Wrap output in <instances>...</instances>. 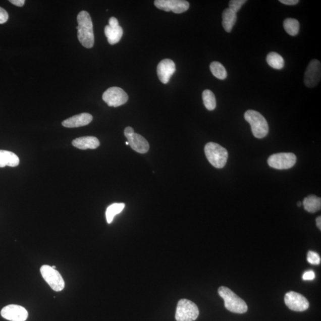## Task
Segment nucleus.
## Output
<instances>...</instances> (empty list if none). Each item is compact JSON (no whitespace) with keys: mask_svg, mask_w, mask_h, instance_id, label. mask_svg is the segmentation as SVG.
Here are the masks:
<instances>
[{"mask_svg":"<svg viewBox=\"0 0 321 321\" xmlns=\"http://www.w3.org/2000/svg\"><path fill=\"white\" fill-rule=\"evenodd\" d=\"M78 26V38L81 44L86 48H91L94 45L93 23L91 16L86 11L80 12L77 17Z\"/></svg>","mask_w":321,"mask_h":321,"instance_id":"f257e3e1","label":"nucleus"},{"mask_svg":"<svg viewBox=\"0 0 321 321\" xmlns=\"http://www.w3.org/2000/svg\"><path fill=\"white\" fill-rule=\"evenodd\" d=\"M303 205L307 212L315 213L320 210L321 199L315 195H310L304 199Z\"/></svg>","mask_w":321,"mask_h":321,"instance_id":"aec40b11","label":"nucleus"},{"mask_svg":"<svg viewBox=\"0 0 321 321\" xmlns=\"http://www.w3.org/2000/svg\"><path fill=\"white\" fill-rule=\"evenodd\" d=\"M203 104L207 110L212 111L216 108L217 102L215 95L209 89H206L202 93Z\"/></svg>","mask_w":321,"mask_h":321,"instance_id":"b1692460","label":"nucleus"},{"mask_svg":"<svg viewBox=\"0 0 321 321\" xmlns=\"http://www.w3.org/2000/svg\"><path fill=\"white\" fill-rule=\"evenodd\" d=\"M93 117L89 113H81L65 120L62 125L65 128H74L89 125L92 121Z\"/></svg>","mask_w":321,"mask_h":321,"instance_id":"2eb2a0df","label":"nucleus"},{"mask_svg":"<svg viewBox=\"0 0 321 321\" xmlns=\"http://www.w3.org/2000/svg\"><path fill=\"white\" fill-rule=\"evenodd\" d=\"M72 145L80 149H94L98 148L100 145V142L96 137L85 136L80 137V138L73 140Z\"/></svg>","mask_w":321,"mask_h":321,"instance_id":"dca6fc26","label":"nucleus"},{"mask_svg":"<svg viewBox=\"0 0 321 321\" xmlns=\"http://www.w3.org/2000/svg\"><path fill=\"white\" fill-rule=\"evenodd\" d=\"M102 99L109 106L118 107L128 102L129 96L119 87H111L103 92Z\"/></svg>","mask_w":321,"mask_h":321,"instance_id":"6e6552de","label":"nucleus"},{"mask_svg":"<svg viewBox=\"0 0 321 321\" xmlns=\"http://www.w3.org/2000/svg\"><path fill=\"white\" fill-rule=\"evenodd\" d=\"M222 18L223 28L225 29L227 32H231L237 21V17L236 13H234L229 8L226 9L223 12Z\"/></svg>","mask_w":321,"mask_h":321,"instance_id":"6ab92c4d","label":"nucleus"},{"mask_svg":"<svg viewBox=\"0 0 321 321\" xmlns=\"http://www.w3.org/2000/svg\"><path fill=\"white\" fill-rule=\"evenodd\" d=\"M154 5L162 11H172L176 14L187 11L190 6L189 3L185 0H156Z\"/></svg>","mask_w":321,"mask_h":321,"instance_id":"9b49d317","label":"nucleus"},{"mask_svg":"<svg viewBox=\"0 0 321 321\" xmlns=\"http://www.w3.org/2000/svg\"><path fill=\"white\" fill-rule=\"evenodd\" d=\"M104 33L110 44L115 45L122 38L123 30L120 25L116 28H112L109 25H106L105 27Z\"/></svg>","mask_w":321,"mask_h":321,"instance_id":"a211bd4d","label":"nucleus"},{"mask_svg":"<svg viewBox=\"0 0 321 321\" xmlns=\"http://www.w3.org/2000/svg\"><path fill=\"white\" fill-rule=\"evenodd\" d=\"M316 226L317 227V228H318L319 229V230H321V217L320 216L317 217V218L316 219Z\"/></svg>","mask_w":321,"mask_h":321,"instance_id":"473e14b6","label":"nucleus"},{"mask_svg":"<svg viewBox=\"0 0 321 321\" xmlns=\"http://www.w3.org/2000/svg\"><path fill=\"white\" fill-rule=\"evenodd\" d=\"M9 2L16 6L21 7V8L24 6L25 3V0H10Z\"/></svg>","mask_w":321,"mask_h":321,"instance_id":"2f4dec72","label":"nucleus"},{"mask_svg":"<svg viewBox=\"0 0 321 321\" xmlns=\"http://www.w3.org/2000/svg\"><path fill=\"white\" fill-rule=\"evenodd\" d=\"M126 144L127 145H129V143L128 142H126Z\"/></svg>","mask_w":321,"mask_h":321,"instance_id":"f704fd0d","label":"nucleus"},{"mask_svg":"<svg viewBox=\"0 0 321 321\" xmlns=\"http://www.w3.org/2000/svg\"><path fill=\"white\" fill-rule=\"evenodd\" d=\"M246 2V0H232L229 2V9L234 13H237Z\"/></svg>","mask_w":321,"mask_h":321,"instance_id":"a878e982","label":"nucleus"},{"mask_svg":"<svg viewBox=\"0 0 321 321\" xmlns=\"http://www.w3.org/2000/svg\"><path fill=\"white\" fill-rule=\"evenodd\" d=\"M199 314L198 306L192 301L187 299L179 300L176 312L177 321H194L198 318Z\"/></svg>","mask_w":321,"mask_h":321,"instance_id":"39448f33","label":"nucleus"},{"mask_svg":"<svg viewBox=\"0 0 321 321\" xmlns=\"http://www.w3.org/2000/svg\"><path fill=\"white\" fill-rule=\"evenodd\" d=\"M125 204L123 203H116L112 204L107 208L106 210V218L107 223H112L115 217L120 213L125 208Z\"/></svg>","mask_w":321,"mask_h":321,"instance_id":"5701e85b","label":"nucleus"},{"mask_svg":"<svg viewBox=\"0 0 321 321\" xmlns=\"http://www.w3.org/2000/svg\"><path fill=\"white\" fill-rule=\"evenodd\" d=\"M320 78V62L316 59L312 60L307 67L304 76V83L307 88H314L318 84Z\"/></svg>","mask_w":321,"mask_h":321,"instance_id":"9d476101","label":"nucleus"},{"mask_svg":"<svg viewBox=\"0 0 321 321\" xmlns=\"http://www.w3.org/2000/svg\"><path fill=\"white\" fill-rule=\"evenodd\" d=\"M266 62L270 67L274 69L281 70L284 66V60L282 56L275 52H272L268 55Z\"/></svg>","mask_w":321,"mask_h":321,"instance_id":"412c9836","label":"nucleus"},{"mask_svg":"<svg viewBox=\"0 0 321 321\" xmlns=\"http://www.w3.org/2000/svg\"><path fill=\"white\" fill-rule=\"evenodd\" d=\"M302 278L303 280L306 281L313 280L315 278V274L313 271H307V272L304 273Z\"/></svg>","mask_w":321,"mask_h":321,"instance_id":"c85d7f7f","label":"nucleus"},{"mask_svg":"<svg viewBox=\"0 0 321 321\" xmlns=\"http://www.w3.org/2000/svg\"><path fill=\"white\" fill-rule=\"evenodd\" d=\"M245 119L248 122L254 136L256 138H265L269 132V127L265 118L261 114L255 110H247L245 113Z\"/></svg>","mask_w":321,"mask_h":321,"instance_id":"7ed1b4c3","label":"nucleus"},{"mask_svg":"<svg viewBox=\"0 0 321 321\" xmlns=\"http://www.w3.org/2000/svg\"><path fill=\"white\" fill-rule=\"evenodd\" d=\"M280 3H282V4L288 5V6H294L297 4H298L299 3V0H280Z\"/></svg>","mask_w":321,"mask_h":321,"instance_id":"c756f323","label":"nucleus"},{"mask_svg":"<svg viewBox=\"0 0 321 321\" xmlns=\"http://www.w3.org/2000/svg\"><path fill=\"white\" fill-rule=\"evenodd\" d=\"M176 72V65L173 60L164 59L157 66V75L161 82L167 84Z\"/></svg>","mask_w":321,"mask_h":321,"instance_id":"4468645a","label":"nucleus"},{"mask_svg":"<svg viewBox=\"0 0 321 321\" xmlns=\"http://www.w3.org/2000/svg\"><path fill=\"white\" fill-rule=\"evenodd\" d=\"M109 25L112 27V28H116V27L119 26L118 20L115 18V17H112V18L109 19Z\"/></svg>","mask_w":321,"mask_h":321,"instance_id":"7c9ffc66","label":"nucleus"},{"mask_svg":"<svg viewBox=\"0 0 321 321\" xmlns=\"http://www.w3.org/2000/svg\"><path fill=\"white\" fill-rule=\"evenodd\" d=\"M1 315L11 321H25L28 317V311L21 306L10 305L3 307Z\"/></svg>","mask_w":321,"mask_h":321,"instance_id":"ddd939ff","label":"nucleus"},{"mask_svg":"<svg viewBox=\"0 0 321 321\" xmlns=\"http://www.w3.org/2000/svg\"><path fill=\"white\" fill-rule=\"evenodd\" d=\"M210 72L217 79L225 80L227 77L226 70L222 64L218 62H213L210 65Z\"/></svg>","mask_w":321,"mask_h":321,"instance_id":"393cba45","label":"nucleus"},{"mask_svg":"<svg viewBox=\"0 0 321 321\" xmlns=\"http://www.w3.org/2000/svg\"><path fill=\"white\" fill-rule=\"evenodd\" d=\"M296 160V156L293 153H279L271 155L268 164L273 169L287 170L295 165Z\"/></svg>","mask_w":321,"mask_h":321,"instance_id":"0eeeda50","label":"nucleus"},{"mask_svg":"<svg viewBox=\"0 0 321 321\" xmlns=\"http://www.w3.org/2000/svg\"><path fill=\"white\" fill-rule=\"evenodd\" d=\"M125 135L128 139L129 145L135 151L140 153L148 152L149 145L148 141L141 135L135 133L131 127H127L125 129Z\"/></svg>","mask_w":321,"mask_h":321,"instance_id":"1a4fd4ad","label":"nucleus"},{"mask_svg":"<svg viewBox=\"0 0 321 321\" xmlns=\"http://www.w3.org/2000/svg\"><path fill=\"white\" fill-rule=\"evenodd\" d=\"M301 205H302V202H299L297 203V206H300Z\"/></svg>","mask_w":321,"mask_h":321,"instance_id":"72a5a7b5","label":"nucleus"},{"mask_svg":"<svg viewBox=\"0 0 321 321\" xmlns=\"http://www.w3.org/2000/svg\"><path fill=\"white\" fill-rule=\"evenodd\" d=\"M284 302L290 310L296 312H303L309 308V303L302 294L290 292L286 294Z\"/></svg>","mask_w":321,"mask_h":321,"instance_id":"f8f14e48","label":"nucleus"},{"mask_svg":"<svg viewBox=\"0 0 321 321\" xmlns=\"http://www.w3.org/2000/svg\"><path fill=\"white\" fill-rule=\"evenodd\" d=\"M9 19V14L5 9L0 8V24L8 22Z\"/></svg>","mask_w":321,"mask_h":321,"instance_id":"cd10ccee","label":"nucleus"},{"mask_svg":"<svg viewBox=\"0 0 321 321\" xmlns=\"http://www.w3.org/2000/svg\"><path fill=\"white\" fill-rule=\"evenodd\" d=\"M307 260L312 265H319L320 263V257L318 253L315 252L309 251L307 253Z\"/></svg>","mask_w":321,"mask_h":321,"instance_id":"bb28decb","label":"nucleus"},{"mask_svg":"<svg viewBox=\"0 0 321 321\" xmlns=\"http://www.w3.org/2000/svg\"><path fill=\"white\" fill-rule=\"evenodd\" d=\"M52 268L53 269H56V266H51Z\"/></svg>","mask_w":321,"mask_h":321,"instance_id":"c9c22d12","label":"nucleus"},{"mask_svg":"<svg viewBox=\"0 0 321 321\" xmlns=\"http://www.w3.org/2000/svg\"><path fill=\"white\" fill-rule=\"evenodd\" d=\"M19 157L8 150H0V168L6 166L15 167L19 165Z\"/></svg>","mask_w":321,"mask_h":321,"instance_id":"f3484780","label":"nucleus"},{"mask_svg":"<svg viewBox=\"0 0 321 321\" xmlns=\"http://www.w3.org/2000/svg\"><path fill=\"white\" fill-rule=\"evenodd\" d=\"M218 292L225 301L226 308L230 312L236 313H244L247 312L246 302L230 289L225 286L220 287Z\"/></svg>","mask_w":321,"mask_h":321,"instance_id":"f03ea898","label":"nucleus"},{"mask_svg":"<svg viewBox=\"0 0 321 321\" xmlns=\"http://www.w3.org/2000/svg\"><path fill=\"white\" fill-rule=\"evenodd\" d=\"M40 271H41L43 279L53 290L56 292H60L64 289L65 281L58 271L53 269L51 266L46 265L42 266Z\"/></svg>","mask_w":321,"mask_h":321,"instance_id":"423d86ee","label":"nucleus"},{"mask_svg":"<svg viewBox=\"0 0 321 321\" xmlns=\"http://www.w3.org/2000/svg\"><path fill=\"white\" fill-rule=\"evenodd\" d=\"M283 26L286 32L291 36L298 34L300 29L299 22L293 18H287L284 21Z\"/></svg>","mask_w":321,"mask_h":321,"instance_id":"4be33fe9","label":"nucleus"},{"mask_svg":"<svg viewBox=\"0 0 321 321\" xmlns=\"http://www.w3.org/2000/svg\"><path fill=\"white\" fill-rule=\"evenodd\" d=\"M206 158L211 165L217 169H222L226 165L228 159V152L218 143L209 142L205 146Z\"/></svg>","mask_w":321,"mask_h":321,"instance_id":"20e7f679","label":"nucleus"}]
</instances>
